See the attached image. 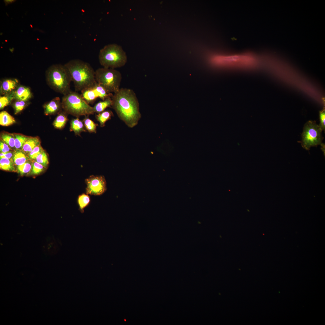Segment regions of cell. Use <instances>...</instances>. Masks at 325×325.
<instances>
[{
  "label": "cell",
  "mask_w": 325,
  "mask_h": 325,
  "mask_svg": "<svg viewBox=\"0 0 325 325\" xmlns=\"http://www.w3.org/2000/svg\"><path fill=\"white\" fill-rule=\"evenodd\" d=\"M95 77L97 83L109 93H115L120 88L122 75L115 69L104 67L99 68L95 71Z\"/></svg>",
  "instance_id": "52a82bcc"
},
{
  "label": "cell",
  "mask_w": 325,
  "mask_h": 325,
  "mask_svg": "<svg viewBox=\"0 0 325 325\" xmlns=\"http://www.w3.org/2000/svg\"><path fill=\"white\" fill-rule=\"evenodd\" d=\"M81 92L82 97L88 104L93 103L98 98L94 86L85 89L82 91Z\"/></svg>",
  "instance_id": "9a60e30c"
},
{
  "label": "cell",
  "mask_w": 325,
  "mask_h": 325,
  "mask_svg": "<svg viewBox=\"0 0 325 325\" xmlns=\"http://www.w3.org/2000/svg\"><path fill=\"white\" fill-rule=\"evenodd\" d=\"M14 99L13 92L9 94L1 96L0 97V109L10 104Z\"/></svg>",
  "instance_id": "484cf974"
},
{
  "label": "cell",
  "mask_w": 325,
  "mask_h": 325,
  "mask_svg": "<svg viewBox=\"0 0 325 325\" xmlns=\"http://www.w3.org/2000/svg\"><path fill=\"white\" fill-rule=\"evenodd\" d=\"M98 59L103 67L114 69L124 66L127 60L126 53L122 47L116 44L106 45L101 48Z\"/></svg>",
  "instance_id": "8992f818"
},
{
  "label": "cell",
  "mask_w": 325,
  "mask_h": 325,
  "mask_svg": "<svg viewBox=\"0 0 325 325\" xmlns=\"http://www.w3.org/2000/svg\"><path fill=\"white\" fill-rule=\"evenodd\" d=\"M43 151L44 150L40 145L34 148L28 154V156L30 159L34 160L37 156Z\"/></svg>",
  "instance_id": "1f68e13d"
},
{
  "label": "cell",
  "mask_w": 325,
  "mask_h": 325,
  "mask_svg": "<svg viewBox=\"0 0 325 325\" xmlns=\"http://www.w3.org/2000/svg\"><path fill=\"white\" fill-rule=\"evenodd\" d=\"M44 113L45 115L54 114L60 111L62 107L60 98L56 97L44 105Z\"/></svg>",
  "instance_id": "8fae6325"
},
{
  "label": "cell",
  "mask_w": 325,
  "mask_h": 325,
  "mask_svg": "<svg viewBox=\"0 0 325 325\" xmlns=\"http://www.w3.org/2000/svg\"><path fill=\"white\" fill-rule=\"evenodd\" d=\"M98 95V98H99L103 101L108 97L112 98L113 94L112 93H108L105 89L97 83L94 86Z\"/></svg>",
  "instance_id": "cb8c5ba5"
},
{
  "label": "cell",
  "mask_w": 325,
  "mask_h": 325,
  "mask_svg": "<svg viewBox=\"0 0 325 325\" xmlns=\"http://www.w3.org/2000/svg\"><path fill=\"white\" fill-rule=\"evenodd\" d=\"M320 145L321 146V149L322 150L323 152V153L325 154V144L322 143Z\"/></svg>",
  "instance_id": "8d00e7d4"
},
{
  "label": "cell",
  "mask_w": 325,
  "mask_h": 325,
  "mask_svg": "<svg viewBox=\"0 0 325 325\" xmlns=\"http://www.w3.org/2000/svg\"><path fill=\"white\" fill-rule=\"evenodd\" d=\"M14 151H11L6 153L1 152L0 154V158H5L8 159H11L12 158L13 155Z\"/></svg>",
  "instance_id": "e575fe53"
},
{
  "label": "cell",
  "mask_w": 325,
  "mask_h": 325,
  "mask_svg": "<svg viewBox=\"0 0 325 325\" xmlns=\"http://www.w3.org/2000/svg\"><path fill=\"white\" fill-rule=\"evenodd\" d=\"M64 65L69 71L76 91H81L97 84L95 71L88 63L75 59Z\"/></svg>",
  "instance_id": "7a4b0ae2"
},
{
  "label": "cell",
  "mask_w": 325,
  "mask_h": 325,
  "mask_svg": "<svg viewBox=\"0 0 325 325\" xmlns=\"http://www.w3.org/2000/svg\"><path fill=\"white\" fill-rule=\"evenodd\" d=\"M70 130L73 131L75 135L81 136L82 132H86L83 121L79 118L73 119L70 122Z\"/></svg>",
  "instance_id": "4fadbf2b"
},
{
  "label": "cell",
  "mask_w": 325,
  "mask_h": 325,
  "mask_svg": "<svg viewBox=\"0 0 325 325\" xmlns=\"http://www.w3.org/2000/svg\"><path fill=\"white\" fill-rule=\"evenodd\" d=\"M1 139L10 147H15V137L14 134L6 132L3 133L1 135Z\"/></svg>",
  "instance_id": "4316f807"
},
{
  "label": "cell",
  "mask_w": 325,
  "mask_h": 325,
  "mask_svg": "<svg viewBox=\"0 0 325 325\" xmlns=\"http://www.w3.org/2000/svg\"><path fill=\"white\" fill-rule=\"evenodd\" d=\"M114 115L112 112L109 110H105L103 112L96 115L95 118L100 123V126L103 127L105 126L106 122L111 119Z\"/></svg>",
  "instance_id": "d6986e66"
},
{
  "label": "cell",
  "mask_w": 325,
  "mask_h": 325,
  "mask_svg": "<svg viewBox=\"0 0 325 325\" xmlns=\"http://www.w3.org/2000/svg\"><path fill=\"white\" fill-rule=\"evenodd\" d=\"M40 141L38 137H29L24 144L21 149L28 155L34 148L40 145Z\"/></svg>",
  "instance_id": "2e32d148"
},
{
  "label": "cell",
  "mask_w": 325,
  "mask_h": 325,
  "mask_svg": "<svg viewBox=\"0 0 325 325\" xmlns=\"http://www.w3.org/2000/svg\"><path fill=\"white\" fill-rule=\"evenodd\" d=\"M32 165V161L29 159L22 165L17 166V170L21 175L27 174L31 172Z\"/></svg>",
  "instance_id": "d4e9b609"
},
{
  "label": "cell",
  "mask_w": 325,
  "mask_h": 325,
  "mask_svg": "<svg viewBox=\"0 0 325 325\" xmlns=\"http://www.w3.org/2000/svg\"><path fill=\"white\" fill-rule=\"evenodd\" d=\"M112 100L111 97H108L104 100L100 101L93 107V110L94 113L98 114L100 113L108 107H112Z\"/></svg>",
  "instance_id": "e0dca14e"
},
{
  "label": "cell",
  "mask_w": 325,
  "mask_h": 325,
  "mask_svg": "<svg viewBox=\"0 0 325 325\" xmlns=\"http://www.w3.org/2000/svg\"><path fill=\"white\" fill-rule=\"evenodd\" d=\"M14 165L12 158H0V168L2 170L11 172L15 171L16 170Z\"/></svg>",
  "instance_id": "7402d4cb"
},
{
  "label": "cell",
  "mask_w": 325,
  "mask_h": 325,
  "mask_svg": "<svg viewBox=\"0 0 325 325\" xmlns=\"http://www.w3.org/2000/svg\"><path fill=\"white\" fill-rule=\"evenodd\" d=\"M15 147L16 149H21L26 141L29 137L20 134H14Z\"/></svg>",
  "instance_id": "83f0119b"
},
{
  "label": "cell",
  "mask_w": 325,
  "mask_h": 325,
  "mask_svg": "<svg viewBox=\"0 0 325 325\" xmlns=\"http://www.w3.org/2000/svg\"><path fill=\"white\" fill-rule=\"evenodd\" d=\"M14 117L5 111L0 113V124L3 126H8L15 122Z\"/></svg>",
  "instance_id": "44dd1931"
},
{
  "label": "cell",
  "mask_w": 325,
  "mask_h": 325,
  "mask_svg": "<svg viewBox=\"0 0 325 325\" xmlns=\"http://www.w3.org/2000/svg\"><path fill=\"white\" fill-rule=\"evenodd\" d=\"M64 111L76 118L81 116L94 114L93 107L83 98L81 94L76 91H70L63 95L61 101Z\"/></svg>",
  "instance_id": "5b68a950"
},
{
  "label": "cell",
  "mask_w": 325,
  "mask_h": 325,
  "mask_svg": "<svg viewBox=\"0 0 325 325\" xmlns=\"http://www.w3.org/2000/svg\"><path fill=\"white\" fill-rule=\"evenodd\" d=\"M13 92L15 100L28 101L32 96L30 88L23 85H19Z\"/></svg>",
  "instance_id": "7c38bea8"
},
{
  "label": "cell",
  "mask_w": 325,
  "mask_h": 325,
  "mask_svg": "<svg viewBox=\"0 0 325 325\" xmlns=\"http://www.w3.org/2000/svg\"><path fill=\"white\" fill-rule=\"evenodd\" d=\"M67 114L65 111L59 113L53 123L55 128L61 129L64 127L68 120Z\"/></svg>",
  "instance_id": "ac0fdd59"
},
{
  "label": "cell",
  "mask_w": 325,
  "mask_h": 325,
  "mask_svg": "<svg viewBox=\"0 0 325 325\" xmlns=\"http://www.w3.org/2000/svg\"><path fill=\"white\" fill-rule=\"evenodd\" d=\"M12 103L15 114H17L23 110L26 107L28 101L14 100Z\"/></svg>",
  "instance_id": "f1b7e54d"
},
{
  "label": "cell",
  "mask_w": 325,
  "mask_h": 325,
  "mask_svg": "<svg viewBox=\"0 0 325 325\" xmlns=\"http://www.w3.org/2000/svg\"><path fill=\"white\" fill-rule=\"evenodd\" d=\"M46 78L48 85L56 92L64 95L71 91V77L64 65L55 64L50 66L46 71Z\"/></svg>",
  "instance_id": "3957f363"
},
{
  "label": "cell",
  "mask_w": 325,
  "mask_h": 325,
  "mask_svg": "<svg viewBox=\"0 0 325 325\" xmlns=\"http://www.w3.org/2000/svg\"><path fill=\"white\" fill-rule=\"evenodd\" d=\"M82 121L87 131L90 133H96L97 127L98 126V124L90 119L88 116H85Z\"/></svg>",
  "instance_id": "603a6c76"
},
{
  "label": "cell",
  "mask_w": 325,
  "mask_h": 325,
  "mask_svg": "<svg viewBox=\"0 0 325 325\" xmlns=\"http://www.w3.org/2000/svg\"><path fill=\"white\" fill-rule=\"evenodd\" d=\"M213 65L223 67L250 69L258 63L257 58L249 53L237 54L217 55L210 58Z\"/></svg>",
  "instance_id": "277c9868"
},
{
  "label": "cell",
  "mask_w": 325,
  "mask_h": 325,
  "mask_svg": "<svg viewBox=\"0 0 325 325\" xmlns=\"http://www.w3.org/2000/svg\"><path fill=\"white\" fill-rule=\"evenodd\" d=\"M45 168V167L41 164L33 160L32 161V167L30 173L34 175H39L44 170Z\"/></svg>",
  "instance_id": "4dcf8cb0"
},
{
  "label": "cell",
  "mask_w": 325,
  "mask_h": 325,
  "mask_svg": "<svg viewBox=\"0 0 325 325\" xmlns=\"http://www.w3.org/2000/svg\"><path fill=\"white\" fill-rule=\"evenodd\" d=\"M322 130L315 121H309L304 125L302 134V139L300 142L302 147L309 150L312 147H316L322 143Z\"/></svg>",
  "instance_id": "ba28073f"
},
{
  "label": "cell",
  "mask_w": 325,
  "mask_h": 325,
  "mask_svg": "<svg viewBox=\"0 0 325 325\" xmlns=\"http://www.w3.org/2000/svg\"><path fill=\"white\" fill-rule=\"evenodd\" d=\"M0 150L1 152L6 153L12 151V150L10 148L9 146L1 140L0 142Z\"/></svg>",
  "instance_id": "836d02e7"
},
{
  "label": "cell",
  "mask_w": 325,
  "mask_h": 325,
  "mask_svg": "<svg viewBox=\"0 0 325 325\" xmlns=\"http://www.w3.org/2000/svg\"><path fill=\"white\" fill-rule=\"evenodd\" d=\"M19 80L16 78H7L0 82V93L2 96L14 91L19 85Z\"/></svg>",
  "instance_id": "30bf717a"
},
{
  "label": "cell",
  "mask_w": 325,
  "mask_h": 325,
  "mask_svg": "<svg viewBox=\"0 0 325 325\" xmlns=\"http://www.w3.org/2000/svg\"><path fill=\"white\" fill-rule=\"evenodd\" d=\"M12 159L14 165L17 166L22 165L30 159L28 155L21 149H16L14 151Z\"/></svg>",
  "instance_id": "5bb4252c"
},
{
  "label": "cell",
  "mask_w": 325,
  "mask_h": 325,
  "mask_svg": "<svg viewBox=\"0 0 325 325\" xmlns=\"http://www.w3.org/2000/svg\"><path fill=\"white\" fill-rule=\"evenodd\" d=\"M34 160L41 164L45 168L48 166L49 164L48 156L44 150L37 156Z\"/></svg>",
  "instance_id": "f546056e"
},
{
  "label": "cell",
  "mask_w": 325,
  "mask_h": 325,
  "mask_svg": "<svg viewBox=\"0 0 325 325\" xmlns=\"http://www.w3.org/2000/svg\"><path fill=\"white\" fill-rule=\"evenodd\" d=\"M86 185V193L88 195L99 196L107 190L105 178L102 175H91L85 180Z\"/></svg>",
  "instance_id": "9c48e42d"
},
{
  "label": "cell",
  "mask_w": 325,
  "mask_h": 325,
  "mask_svg": "<svg viewBox=\"0 0 325 325\" xmlns=\"http://www.w3.org/2000/svg\"><path fill=\"white\" fill-rule=\"evenodd\" d=\"M15 0H4V2L5 3L6 5H7L9 4H11L14 2H15Z\"/></svg>",
  "instance_id": "d590c367"
},
{
  "label": "cell",
  "mask_w": 325,
  "mask_h": 325,
  "mask_svg": "<svg viewBox=\"0 0 325 325\" xmlns=\"http://www.w3.org/2000/svg\"><path fill=\"white\" fill-rule=\"evenodd\" d=\"M112 107L119 118L129 128L136 125L141 117L139 103L133 90L121 88L111 98Z\"/></svg>",
  "instance_id": "6da1fadb"
},
{
  "label": "cell",
  "mask_w": 325,
  "mask_h": 325,
  "mask_svg": "<svg viewBox=\"0 0 325 325\" xmlns=\"http://www.w3.org/2000/svg\"><path fill=\"white\" fill-rule=\"evenodd\" d=\"M320 123L319 125L322 131L325 130V112L323 110L320 112Z\"/></svg>",
  "instance_id": "d6a6232c"
},
{
  "label": "cell",
  "mask_w": 325,
  "mask_h": 325,
  "mask_svg": "<svg viewBox=\"0 0 325 325\" xmlns=\"http://www.w3.org/2000/svg\"><path fill=\"white\" fill-rule=\"evenodd\" d=\"M90 202V197L86 193H82L78 196L77 203L79 209L81 213H84V209L89 205Z\"/></svg>",
  "instance_id": "ffe728a7"
}]
</instances>
